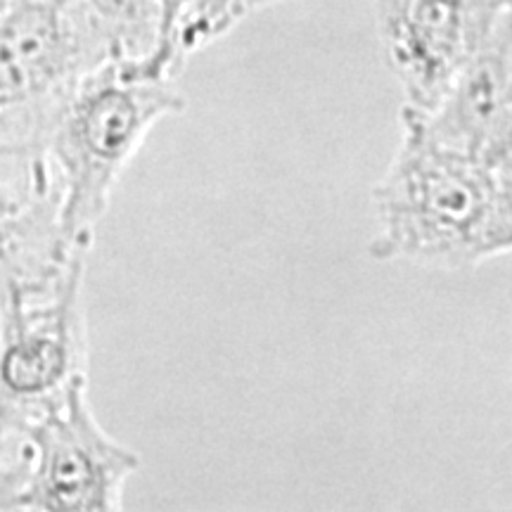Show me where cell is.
Returning a JSON list of instances; mask_svg holds the SVG:
<instances>
[{"instance_id": "1", "label": "cell", "mask_w": 512, "mask_h": 512, "mask_svg": "<svg viewBox=\"0 0 512 512\" xmlns=\"http://www.w3.org/2000/svg\"><path fill=\"white\" fill-rule=\"evenodd\" d=\"M401 145L375 185L377 261L467 271L512 245V171L491 169L427 143L403 126Z\"/></svg>"}, {"instance_id": "12", "label": "cell", "mask_w": 512, "mask_h": 512, "mask_svg": "<svg viewBox=\"0 0 512 512\" xmlns=\"http://www.w3.org/2000/svg\"><path fill=\"white\" fill-rule=\"evenodd\" d=\"M491 3H496V5H503V8H510V0H491Z\"/></svg>"}, {"instance_id": "7", "label": "cell", "mask_w": 512, "mask_h": 512, "mask_svg": "<svg viewBox=\"0 0 512 512\" xmlns=\"http://www.w3.org/2000/svg\"><path fill=\"white\" fill-rule=\"evenodd\" d=\"M401 124L441 150L512 171V17L496 24L430 110L401 107Z\"/></svg>"}, {"instance_id": "5", "label": "cell", "mask_w": 512, "mask_h": 512, "mask_svg": "<svg viewBox=\"0 0 512 512\" xmlns=\"http://www.w3.org/2000/svg\"><path fill=\"white\" fill-rule=\"evenodd\" d=\"M510 8L491 0H375L377 34L403 91V110L427 112Z\"/></svg>"}, {"instance_id": "9", "label": "cell", "mask_w": 512, "mask_h": 512, "mask_svg": "<svg viewBox=\"0 0 512 512\" xmlns=\"http://www.w3.org/2000/svg\"><path fill=\"white\" fill-rule=\"evenodd\" d=\"M98 31L105 36L114 60L140 62L147 72L159 69L164 46V3L162 0H76Z\"/></svg>"}, {"instance_id": "3", "label": "cell", "mask_w": 512, "mask_h": 512, "mask_svg": "<svg viewBox=\"0 0 512 512\" xmlns=\"http://www.w3.org/2000/svg\"><path fill=\"white\" fill-rule=\"evenodd\" d=\"M138 467V453L95 420L88 382L34 418L0 422V510H119Z\"/></svg>"}, {"instance_id": "2", "label": "cell", "mask_w": 512, "mask_h": 512, "mask_svg": "<svg viewBox=\"0 0 512 512\" xmlns=\"http://www.w3.org/2000/svg\"><path fill=\"white\" fill-rule=\"evenodd\" d=\"M183 110L185 95L174 76L128 60L102 62L62 95L43 152L60 185L69 245L91 249L112 192L147 133Z\"/></svg>"}, {"instance_id": "8", "label": "cell", "mask_w": 512, "mask_h": 512, "mask_svg": "<svg viewBox=\"0 0 512 512\" xmlns=\"http://www.w3.org/2000/svg\"><path fill=\"white\" fill-rule=\"evenodd\" d=\"M76 254L62 226V197L43 150L0 147V297L36 290Z\"/></svg>"}, {"instance_id": "6", "label": "cell", "mask_w": 512, "mask_h": 512, "mask_svg": "<svg viewBox=\"0 0 512 512\" xmlns=\"http://www.w3.org/2000/svg\"><path fill=\"white\" fill-rule=\"evenodd\" d=\"M114 60L76 0H12L0 15V110L46 105Z\"/></svg>"}, {"instance_id": "10", "label": "cell", "mask_w": 512, "mask_h": 512, "mask_svg": "<svg viewBox=\"0 0 512 512\" xmlns=\"http://www.w3.org/2000/svg\"><path fill=\"white\" fill-rule=\"evenodd\" d=\"M275 3L283 0H188L166 46L169 69L176 74L192 53L228 34L247 15Z\"/></svg>"}, {"instance_id": "11", "label": "cell", "mask_w": 512, "mask_h": 512, "mask_svg": "<svg viewBox=\"0 0 512 512\" xmlns=\"http://www.w3.org/2000/svg\"><path fill=\"white\" fill-rule=\"evenodd\" d=\"M10 3H12V0H0V15H3V12L8 10Z\"/></svg>"}, {"instance_id": "4", "label": "cell", "mask_w": 512, "mask_h": 512, "mask_svg": "<svg viewBox=\"0 0 512 512\" xmlns=\"http://www.w3.org/2000/svg\"><path fill=\"white\" fill-rule=\"evenodd\" d=\"M86 256L53 283L0 297V422H24L88 382Z\"/></svg>"}]
</instances>
